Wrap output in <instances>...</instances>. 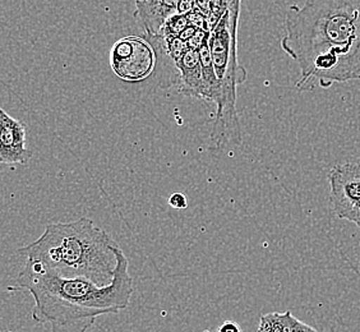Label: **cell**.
Instances as JSON below:
<instances>
[{"label":"cell","instance_id":"4","mask_svg":"<svg viewBox=\"0 0 360 332\" xmlns=\"http://www.w3.org/2000/svg\"><path fill=\"white\" fill-rule=\"evenodd\" d=\"M242 0H231L228 12L210 32V53L217 78L215 124L211 139L216 145H239L242 129L236 114V87L247 79L238 59V26Z\"/></svg>","mask_w":360,"mask_h":332},{"label":"cell","instance_id":"13","mask_svg":"<svg viewBox=\"0 0 360 332\" xmlns=\"http://www.w3.org/2000/svg\"><path fill=\"white\" fill-rule=\"evenodd\" d=\"M169 205L175 210H186L188 208L187 197L183 193H174L169 198Z\"/></svg>","mask_w":360,"mask_h":332},{"label":"cell","instance_id":"11","mask_svg":"<svg viewBox=\"0 0 360 332\" xmlns=\"http://www.w3.org/2000/svg\"><path fill=\"white\" fill-rule=\"evenodd\" d=\"M294 319L290 312L264 314L259 321L258 332H290Z\"/></svg>","mask_w":360,"mask_h":332},{"label":"cell","instance_id":"18","mask_svg":"<svg viewBox=\"0 0 360 332\" xmlns=\"http://www.w3.org/2000/svg\"><path fill=\"white\" fill-rule=\"evenodd\" d=\"M358 228H360V225H359V226H358Z\"/></svg>","mask_w":360,"mask_h":332},{"label":"cell","instance_id":"14","mask_svg":"<svg viewBox=\"0 0 360 332\" xmlns=\"http://www.w3.org/2000/svg\"><path fill=\"white\" fill-rule=\"evenodd\" d=\"M290 332H317L313 327L307 325L304 322L299 321V319H294V322L291 325Z\"/></svg>","mask_w":360,"mask_h":332},{"label":"cell","instance_id":"2","mask_svg":"<svg viewBox=\"0 0 360 332\" xmlns=\"http://www.w3.org/2000/svg\"><path fill=\"white\" fill-rule=\"evenodd\" d=\"M118 266L110 284L98 286L86 279H65L26 264L9 290H27L34 299L32 319L51 326V332H86L100 316L125 309L133 294L128 258L115 249Z\"/></svg>","mask_w":360,"mask_h":332},{"label":"cell","instance_id":"10","mask_svg":"<svg viewBox=\"0 0 360 332\" xmlns=\"http://www.w3.org/2000/svg\"><path fill=\"white\" fill-rule=\"evenodd\" d=\"M136 14L139 17L146 34L156 35L164 27L167 20L178 14L180 0H134Z\"/></svg>","mask_w":360,"mask_h":332},{"label":"cell","instance_id":"1","mask_svg":"<svg viewBox=\"0 0 360 332\" xmlns=\"http://www.w3.org/2000/svg\"><path fill=\"white\" fill-rule=\"evenodd\" d=\"M281 48L298 64L299 91L360 79V0L291 6Z\"/></svg>","mask_w":360,"mask_h":332},{"label":"cell","instance_id":"3","mask_svg":"<svg viewBox=\"0 0 360 332\" xmlns=\"http://www.w3.org/2000/svg\"><path fill=\"white\" fill-rule=\"evenodd\" d=\"M119 247L89 217L51 222L37 241L18 249L26 264L65 279H86L98 286L110 284L118 266Z\"/></svg>","mask_w":360,"mask_h":332},{"label":"cell","instance_id":"17","mask_svg":"<svg viewBox=\"0 0 360 332\" xmlns=\"http://www.w3.org/2000/svg\"><path fill=\"white\" fill-rule=\"evenodd\" d=\"M347 222H354L356 226L360 225V201L358 202V205L354 208L352 214L349 215V217L347 219Z\"/></svg>","mask_w":360,"mask_h":332},{"label":"cell","instance_id":"12","mask_svg":"<svg viewBox=\"0 0 360 332\" xmlns=\"http://www.w3.org/2000/svg\"><path fill=\"white\" fill-rule=\"evenodd\" d=\"M188 26L191 25L188 21L187 14H175L167 20L159 34L165 37H179Z\"/></svg>","mask_w":360,"mask_h":332},{"label":"cell","instance_id":"16","mask_svg":"<svg viewBox=\"0 0 360 332\" xmlns=\"http://www.w3.org/2000/svg\"><path fill=\"white\" fill-rule=\"evenodd\" d=\"M219 332H242V330H240V327H239V325L236 324V322L226 321V322H224V324L220 326Z\"/></svg>","mask_w":360,"mask_h":332},{"label":"cell","instance_id":"6","mask_svg":"<svg viewBox=\"0 0 360 332\" xmlns=\"http://www.w3.org/2000/svg\"><path fill=\"white\" fill-rule=\"evenodd\" d=\"M328 183L333 211L339 219L347 220L360 201V162L333 166Z\"/></svg>","mask_w":360,"mask_h":332},{"label":"cell","instance_id":"7","mask_svg":"<svg viewBox=\"0 0 360 332\" xmlns=\"http://www.w3.org/2000/svg\"><path fill=\"white\" fill-rule=\"evenodd\" d=\"M143 39L153 46L155 51L156 64L153 77L156 78L160 87L178 89L180 79L178 63L188 50L187 42H183L180 37H165L160 34H145Z\"/></svg>","mask_w":360,"mask_h":332},{"label":"cell","instance_id":"5","mask_svg":"<svg viewBox=\"0 0 360 332\" xmlns=\"http://www.w3.org/2000/svg\"><path fill=\"white\" fill-rule=\"evenodd\" d=\"M114 73L128 82H139L153 75L156 56L143 37L128 36L114 44L110 53Z\"/></svg>","mask_w":360,"mask_h":332},{"label":"cell","instance_id":"9","mask_svg":"<svg viewBox=\"0 0 360 332\" xmlns=\"http://www.w3.org/2000/svg\"><path fill=\"white\" fill-rule=\"evenodd\" d=\"M178 67L180 79L176 90L186 96L207 100L200 51L188 49L180 58Z\"/></svg>","mask_w":360,"mask_h":332},{"label":"cell","instance_id":"15","mask_svg":"<svg viewBox=\"0 0 360 332\" xmlns=\"http://www.w3.org/2000/svg\"><path fill=\"white\" fill-rule=\"evenodd\" d=\"M195 7V0H180L178 13L188 14L191 13Z\"/></svg>","mask_w":360,"mask_h":332},{"label":"cell","instance_id":"8","mask_svg":"<svg viewBox=\"0 0 360 332\" xmlns=\"http://www.w3.org/2000/svg\"><path fill=\"white\" fill-rule=\"evenodd\" d=\"M31 153L26 147V125L0 110V160L3 164H26Z\"/></svg>","mask_w":360,"mask_h":332}]
</instances>
